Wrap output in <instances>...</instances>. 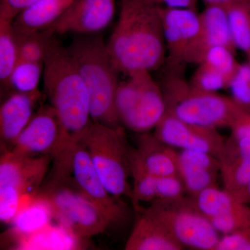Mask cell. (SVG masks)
Masks as SVG:
<instances>
[{"mask_svg":"<svg viewBox=\"0 0 250 250\" xmlns=\"http://www.w3.org/2000/svg\"><path fill=\"white\" fill-rule=\"evenodd\" d=\"M106 45L117 70L126 76L164 67L166 47L160 6L121 0L119 18Z\"/></svg>","mask_w":250,"mask_h":250,"instance_id":"6da1fadb","label":"cell"},{"mask_svg":"<svg viewBox=\"0 0 250 250\" xmlns=\"http://www.w3.org/2000/svg\"><path fill=\"white\" fill-rule=\"evenodd\" d=\"M44 93L69 142L78 141L92 121L89 95L67 47L54 39L44 62Z\"/></svg>","mask_w":250,"mask_h":250,"instance_id":"7a4b0ae2","label":"cell"},{"mask_svg":"<svg viewBox=\"0 0 250 250\" xmlns=\"http://www.w3.org/2000/svg\"><path fill=\"white\" fill-rule=\"evenodd\" d=\"M67 49L88 90L92 121L115 129L123 127L116 107L120 72L103 36L78 35Z\"/></svg>","mask_w":250,"mask_h":250,"instance_id":"3957f363","label":"cell"},{"mask_svg":"<svg viewBox=\"0 0 250 250\" xmlns=\"http://www.w3.org/2000/svg\"><path fill=\"white\" fill-rule=\"evenodd\" d=\"M160 84L166 112L191 124L216 129H229L244 108L231 95L193 88L182 73L166 72Z\"/></svg>","mask_w":250,"mask_h":250,"instance_id":"277c9868","label":"cell"},{"mask_svg":"<svg viewBox=\"0 0 250 250\" xmlns=\"http://www.w3.org/2000/svg\"><path fill=\"white\" fill-rule=\"evenodd\" d=\"M50 179L80 192L101 210L111 225L125 223L129 210L123 200L111 195L80 141L70 142L53 157Z\"/></svg>","mask_w":250,"mask_h":250,"instance_id":"5b68a950","label":"cell"},{"mask_svg":"<svg viewBox=\"0 0 250 250\" xmlns=\"http://www.w3.org/2000/svg\"><path fill=\"white\" fill-rule=\"evenodd\" d=\"M86 148L95 170L113 196L131 199L130 148L123 127H110L92 121L80 140Z\"/></svg>","mask_w":250,"mask_h":250,"instance_id":"8992f818","label":"cell"},{"mask_svg":"<svg viewBox=\"0 0 250 250\" xmlns=\"http://www.w3.org/2000/svg\"><path fill=\"white\" fill-rule=\"evenodd\" d=\"M148 71L126 75L117 90L116 107L122 126L144 134L155 129L166 113L164 92L160 83Z\"/></svg>","mask_w":250,"mask_h":250,"instance_id":"52a82bcc","label":"cell"},{"mask_svg":"<svg viewBox=\"0 0 250 250\" xmlns=\"http://www.w3.org/2000/svg\"><path fill=\"white\" fill-rule=\"evenodd\" d=\"M51 156L18 155L4 152L0 161V220L11 224L21 207L40 191Z\"/></svg>","mask_w":250,"mask_h":250,"instance_id":"ba28073f","label":"cell"},{"mask_svg":"<svg viewBox=\"0 0 250 250\" xmlns=\"http://www.w3.org/2000/svg\"><path fill=\"white\" fill-rule=\"evenodd\" d=\"M143 212L160 223L184 249L215 250L221 236L188 195L154 202Z\"/></svg>","mask_w":250,"mask_h":250,"instance_id":"9c48e42d","label":"cell"},{"mask_svg":"<svg viewBox=\"0 0 250 250\" xmlns=\"http://www.w3.org/2000/svg\"><path fill=\"white\" fill-rule=\"evenodd\" d=\"M49 181L39 192L50 202L57 223L83 239L103 233L111 225L101 210L80 192L52 179Z\"/></svg>","mask_w":250,"mask_h":250,"instance_id":"30bf717a","label":"cell"},{"mask_svg":"<svg viewBox=\"0 0 250 250\" xmlns=\"http://www.w3.org/2000/svg\"><path fill=\"white\" fill-rule=\"evenodd\" d=\"M166 47V72L182 73L188 53L200 32V14L188 8L160 6Z\"/></svg>","mask_w":250,"mask_h":250,"instance_id":"8fae6325","label":"cell"},{"mask_svg":"<svg viewBox=\"0 0 250 250\" xmlns=\"http://www.w3.org/2000/svg\"><path fill=\"white\" fill-rule=\"evenodd\" d=\"M70 143L54 108L50 104L42 105L10 151L18 155L53 159Z\"/></svg>","mask_w":250,"mask_h":250,"instance_id":"7c38bea8","label":"cell"},{"mask_svg":"<svg viewBox=\"0 0 250 250\" xmlns=\"http://www.w3.org/2000/svg\"><path fill=\"white\" fill-rule=\"evenodd\" d=\"M154 134L175 149L208 153L218 159L226 140L218 129L187 123L167 112L156 126Z\"/></svg>","mask_w":250,"mask_h":250,"instance_id":"4fadbf2b","label":"cell"},{"mask_svg":"<svg viewBox=\"0 0 250 250\" xmlns=\"http://www.w3.org/2000/svg\"><path fill=\"white\" fill-rule=\"evenodd\" d=\"M192 198L220 235L250 228V206L223 188H208Z\"/></svg>","mask_w":250,"mask_h":250,"instance_id":"5bb4252c","label":"cell"},{"mask_svg":"<svg viewBox=\"0 0 250 250\" xmlns=\"http://www.w3.org/2000/svg\"><path fill=\"white\" fill-rule=\"evenodd\" d=\"M116 0H73L62 16L46 29L52 35L73 33L77 35L99 34L111 24Z\"/></svg>","mask_w":250,"mask_h":250,"instance_id":"9a60e30c","label":"cell"},{"mask_svg":"<svg viewBox=\"0 0 250 250\" xmlns=\"http://www.w3.org/2000/svg\"><path fill=\"white\" fill-rule=\"evenodd\" d=\"M200 14V32L186 57V64L198 65L206 53L213 47L222 46L235 52L226 9L215 5L206 6Z\"/></svg>","mask_w":250,"mask_h":250,"instance_id":"2e32d148","label":"cell"},{"mask_svg":"<svg viewBox=\"0 0 250 250\" xmlns=\"http://www.w3.org/2000/svg\"><path fill=\"white\" fill-rule=\"evenodd\" d=\"M176 159L178 175L188 196H196L206 189L218 186L220 177L218 158L208 153L177 149Z\"/></svg>","mask_w":250,"mask_h":250,"instance_id":"e0dca14e","label":"cell"},{"mask_svg":"<svg viewBox=\"0 0 250 250\" xmlns=\"http://www.w3.org/2000/svg\"><path fill=\"white\" fill-rule=\"evenodd\" d=\"M44 95L34 93L11 91L0 108V134L4 152L10 151L15 141L25 129L36 113L35 109Z\"/></svg>","mask_w":250,"mask_h":250,"instance_id":"ac0fdd59","label":"cell"},{"mask_svg":"<svg viewBox=\"0 0 250 250\" xmlns=\"http://www.w3.org/2000/svg\"><path fill=\"white\" fill-rule=\"evenodd\" d=\"M218 159L223 188L236 196L250 182V136L230 135Z\"/></svg>","mask_w":250,"mask_h":250,"instance_id":"d6986e66","label":"cell"},{"mask_svg":"<svg viewBox=\"0 0 250 250\" xmlns=\"http://www.w3.org/2000/svg\"><path fill=\"white\" fill-rule=\"evenodd\" d=\"M131 152L147 172L155 177L178 175L175 148L167 146L153 133L139 134L137 147Z\"/></svg>","mask_w":250,"mask_h":250,"instance_id":"ffe728a7","label":"cell"},{"mask_svg":"<svg viewBox=\"0 0 250 250\" xmlns=\"http://www.w3.org/2000/svg\"><path fill=\"white\" fill-rule=\"evenodd\" d=\"M126 250H183L160 223L142 212L125 244Z\"/></svg>","mask_w":250,"mask_h":250,"instance_id":"44dd1931","label":"cell"},{"mask_svg":"<svg viewBox=\"0 0 250 250\" xmlns=\"http://www.w3.org/2000/svg\"><path fill=\"white\" fill-rule=\"evenodd\" d=\"M73 0H39L15 18L16 34H27L46 30L66 11Z\"/></svg>","mask_w":250,"mask_h":250,"instance_id":"7402d4cb","label":"cell"},{"mask_svg":"<svg viewBox=\"0 0 250 250\" xmlns=\"http://www.w3.org/2000/svg\"><path fill=\"white\" fill-rule=\"evenodd\" d=\"M54 212L49 200L40 192L24 204L10 225L13 241L30 236L52 223Z\"/></svg>","mask_w":250,"mask_h":250,"instance_id":"603a6c76","label":"cell"},{"mask_svg":"<svg viewBox=\"0 0 250 250\" xmlns=\"http://www.w3.org/2000/svg\"><path fill=\"white\" fill-rule=\"evenodd\" d=\"M84 240L61 224L51 223L34 234L15 240L14 248L26 250H80Z\"/></svg>","mask_w":250,"mask_h":250,"instance_id":"cb8c5ba5","label":"cell"},{"mask_svg":"<svg viewBox=\"0 0 250 250\" xmlns=\"http://www.w3.org/2000/svg\"><path fill=\"white\" fill-rule=\"evenodd\" d=\"M234 52L222 46L213 47L206 53L198 67L212 80L228 88L241 65L235 58Z\"/></svg>","mask_w":250,"mask_h":250,"instance_id":"d4e9b609","label":"cell"},{"mask_svg":"<svg viewBox=\"0 0 250 250\" xmlns=\"http://www.w3.org/2000/svg\"><path fill=\"white\" fill-rule=\"evenodd\" d=\"M132 195L131 200L135 207L140 202L152 204L158 200V177L146 171L139 161L134 157L130 148Z\"/></svg>","mask_w":250,"mask_h":250,"instance_id":"484cf974","label":"cell"},{"mask_svg":"<svg viewBox=\"0 0 250 250\" xmlns=\"http://www.w3.org/2000/svg\"><path fill=\"white\" fill-rule=\"evenodd\" d=\"M44 62L19 60L10 75L6 88L11 91L34 93L43 76Z\"/></svg>","mask_w":250,"mask_h":250,"instance_id":"4316f807","label":"cell"},{"mask_svg":"<svg viewBox=\"0 0 250 250\" xmlns=\"http://www.w3.org/2000/svg\"><path fill=\"white\" fill-rule=\"evenodd\" d=\"M18 61L19 54L13 21L0 19V81L3 86H6Z\"/></svg>","mask_w":250,"mask_h":250,"instance_id":"83f0119b","label":"cell"},{"mask_svg":"<svg viewBox=\"0 0 250 250\" xmlns=\"http://www.w3.org/2000/svg\"><path fill=\"white\" fill-rule=\"evenodd\" d=\"M16 34L19 60L44 62L54 37L47 30L33 34Z\"/></svg>","mask_w":250,"mask_h":250,"instance_id":"f1b7e54d","label":"cell"},{"mask_svg":"<svg viewBox=\"0 0 250 250\" xmlns=\"http://www.w3.org/2000/svg\"><path fill=\"white\" fill-rule=\"evenodd\" d=\"M231 37L236 49L246 55L250 65V10L241 6L227 9Z\"/></svg>","mask_w":250,"mask_h":250,"instance_id":"f546056e","label":"cell"},{"mask_svg":"<svg viewBox=\"0 0 250 250\" xmlns=\"http://www.w3.org/2000/svg\"><path fill=\"white\" fill-rule=\"evenodd\" d=\"M228 88L235 101L250 108V65L248 62L241 64Z\"/></svg>","mask_w":250,"mask_h":250,"instance_id":"4dcf8cb0","label":"cell"},{"mask_svg":"<svg viewBox=\"0 0 250 250\" xmlns=\"http://www.w3.org/2000/svg\"><path fill=\"white\" fill-rule=\"evenodd\" d=\"M215 250H250V228L221 235Z\"/></svg>","mask_w":250,"mask_h":250,"instance_id":"1f68e13d","label":"cell"},{"mask_svg":"<svg viewBox=\"0 0 250 250\" xmlns=\"http://www.w3.org/2000/svg\"><path fill=\"white\" fill-rule=\"evenodd\" d=\"M39 0H0V19L14 21L23 10Z\"/></svg>","mask_w":250,"mask_h":250,"instance_id":"d6a6232c","label":"cell"},{"mask_svg":"<svg viewBox=\"0 0 250 250\" xmlns=\"http://www.w3.org/2000/svg\"><path fill=\"white\" fill-rule=\"evenodd\" d=\"M229 129L233 136H250V108H243Z\"/></svg>","mask_w":250,"mask_h":250,"instance_id":"836d02e7","label":"cell"},{"mask_svg":"<svg viewBox=\"0 0 250 250\" xmlns=\"http://www.w3.org/2000/svg\"><path fill=\"white\" fill-rule=\"evenodd\" d=\"M146 4L168 8H188L197 10L200 0H139Z\"/></svg>","mask_w":250,"mask_h":250,"instance_id":"e575fe53","label":"cell"},{"mask_svg":"<svg viewBox=\"0 0 250 250\" xmlns=\"http://www.w3.org/2000/svg\"><path fill=\"white\" fill-rule=\"evenodd\" d=\"M206 6L215 5L228 9L232 6H241L250 10V0H202Z\"/></svg>","mask_w":250,"mask_h":250,"instance_id":"d590c367","label":"cell"},{"mask_svg":"<svg viewBox=\"0 0 250 250\" xmlns=\"http://www.w3.org/2000/svg\"><path fill=\"white\" fill-rule=\"evenodd\" d=\"M236 197L241 202H245L247 205L250 206V182L246 188Z\"/></svg>","mask_w":250,"mask_h":250,"instance_id":"8d00e7d4","label":"cell"}]
</instances>
